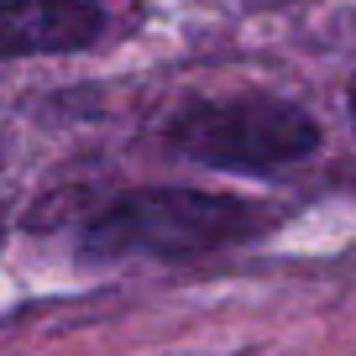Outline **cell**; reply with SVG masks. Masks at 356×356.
<instances>
[{
    "label": "cell",
    "mask_w": 356,
    "mask_h": 356,
    "mask_svg": "<svg viewBox=\"0 0 356 356\" xmlns=\"http://www.w3.org/2000/svg\"><path fill=\"white\" fill-rule=\"evenodd\" d=\"M273 215L252 200L236 194H210V189H131L111 200L95 220L84 225V257L121 262V257H204L225 252L236 241H252L267 231Z\"/></svg>",
    "instance_id": "cell-1"
},
{
    "label": "cell",
    "mask_w": 356,
    "mask_h": 356,
    "mask_svg": "<svg viewBox=\"0 0 356 356\" xmlns=\"http://www.w3.org/2000/svg\"><path fill=\"white\" fill-rule=\"evenodd\" d=\"M168 147L200 168L225 173H278L320 147V126L278 95H231V100H194L173 115Z\"/></svg>",
    "instance_id": "cell-2"
},
{
    "label": "cell",
    "mask_w": 356,
    "mask_h": 356,
    "mask_svg": "<svg viewBox=\"0 0 356 356\" xmlns=\"http://www.w3.org/2000/svg\"><path fill=\"white\" fill-rule=\"evenodd\" d=\"M136 22V0H0V58L89 53L126 37Z\"/></svg>",
    "instance_id": "cell-3"
},
{
    "label": "cell",
    "mask_w": 356,
    "mask_h": 356,
    "mask_svg": "<svg viewBox=\"0 0 356 356\" xmlns=\"http://www.w3.org/2000/svg\"><path fill=\"white\" fill-rule=\"evenodd\" d=\"M346 111H351V121H356V79H351V89H346Z\"/></svg>",
    "instance_id": "cell-4"
},
{
    "label": "cell",
    "mask_w": 356,
    "mask_h": 356,
    "mask_svg": "<svg viewBox=\"0 0 356 356\" xmlns=\"http://www.w3.org/2000/svg\"><path fill=\"white\" fill-rule=\"evenodd\" d=\"M273 6H283V0H273Z\"/></svg>",
    "instance_id": "cell-5"
}]
</instances>
